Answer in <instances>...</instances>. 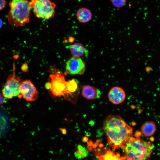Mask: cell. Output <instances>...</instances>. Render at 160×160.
I'll return each instance as SVG.
<instances>
[{
	"instance_id": "9",
	"label": "cell",
	"mask_w": 160,
	"mask_h": 160,
	"mask_svg": "<svg viewBox=\"0 0 160 160\" xmlns=\"http://www.w3.org/2000/svg\"><path fill=\"white\" fill-rule=\"evenodd\" d=\"M108 97L110 101L115 105H118L124 100L126 93L121 87L114 86L111 88L108 92Z\"/></svg>"
},
{
	"instance_id": "6",
	"label": "cell",
	"mask_w": 160,
	"mask_h": 160,
	"mask_svg": "<svg viewBox=\"0 0 160 160\" xmlns=\"http://www.w3.org/2000/svg\"><path fill=\"white\" fill-rule=\"evenodd\" d=\"M22 81L20 77L13 73L7 78L2 90V95L5 98L11 99L20 94L19 88Z\"/></svg>"
},
{
	"instance_id": "17",
	"label": "cell",
	"mask_w": 160,
	"mask_h": 160,
	"mask_svg": "<svg viewBox=\"0 0 160 160\" xmlns=\"http://www.w3.org/2000/svg\"><path fill=\"white\" fill-rule=\"evenodd\" d=\"M5 4V0H0V11L4 7Z\"/></svg>"
},
{
	"instance_id": "14",
	"label": "cell",
	"mask_w": 160,
	"mask_h": 160,
	"mask_svg": "<svg viewBox=\"0 0 160 160\" xmlns=\"http://www.w3.org/2000/svg\"><path fill=\"white\" fill-rule=\"evenodd\" d=\"M98 156L100 160H125L124 157H121L118 153L115 154L108 148H106L103 154L99 153Z\"/></svg>"
},
{
	"instance_id": "13",
	"label": "cell",
	"mask_w": 160,
	"mask_h": 160,
	"mask_svg": "<svg viewBox=\"0 0 160 160\" xmlns=\"http://www.w3.org/2000/svg\"><path fill=\"white\" fill-rule=\"evenodd\" d=\"M76 15L78 21L83 23L88 22L91 20L92 17L91 11L85 7L79 9L76 13Z\"/></svg>"
},
{
	"instance_id": "19",
	"label": "cell",
	"mask_w": 160,
	"mask_h": 160,
	"mask_svg": "<svg viewBox=\"0 0 160 160\" xmlns=\"http://www.w3.org/2000/svg\"><path fill=\"white\" fill-rule=\"evenodd\" d=\"M45 87L47 89L49 90L51 87V84L49 81L47 82L45 84Z\"/></svg>"
},
{
	"instance_id": "4",
	"label": "cell",
	"mask_w": 160,
	"mask_h": 160,
	"mask_svg": "<svg viewBox=\"0 0 160 160\" xmlns=\"http://www.w3.org/2000/svg\"><path fill=\"white\" fill-rule=\"evenodd\" d=\"M49 79L51 84L49 90L52 94L55 97H63L65 100L72 103L67 90L66 81L62 72L58 70H54L50 74Z\"/></svg>"
},
{
	"instance_id": "12",
	"label": "cell",
	"mask_w": 160,
	"mask_h": 160,
	"mask_svg": "<svg viewBox=\"0 0 160 160\" xmlns=\"http://www.w3.org/2000/svg\"><path fill=\"white\" fill-rule=\"evenodd\" d=\"M99 92L95 87L90 85H86L83 88L81 94L84 98L87 99L93 100L98 96Z\"/></svg>"
},
{
	"instance_id": "3",
	"label": "cell",
	"mask_w": 160,
	"mask_h": 160,
	"mask_svg": "<svg viewBox=\"0 0 160 160\" xmlns=\"http://www.w3.org/2000/svg\"><path fill=\"white\" fill-rule=\"evenodd\" d=\"M8 20L12 26H23L30 20L32 7L28 0H12Z\"/></svg>"
},
{
	"instance_id": "18",
	"label": "cell",
	"mask_w": 160,
	"mask_h": 160,
	"mask_svg": "<svg viewBox=\"0 0 160 160\" xmlns=\"http://www.w3.org/2000/svg\"><path fill=\"white\" fill-rule=\"evenodd\" d=\"M21 69L22 71L24 72H26L28 70L27 65H25V64H24L21 67Z\"/></svg>"
},
{
	"instance_id": "10",
	"label": "cell",
	"mask_w": 160,
	"mask_h": 160,
	"mask_svg": "<svg viewBox=\"0 0 160 160\" xmlns=\"http://www.w3.org/2000/svg\"><path fill=\"white\" fill-rule=\"evenodd\" d=\"M156 129L155 122L152 121H146L140 127L141 133L144 136L149 137L154 133Z\"/></svg>"
},
{
	"instance_id": "21",
	"label": "cell",
	"mask_w": 160,
	"mask_h": 160,
	"mask_svg": "<svg viewBox=\"0 0 160 160\" xmlns=\"http://www.w3.org/2000/svg\"><path fill=\"white\" fill-rule=\"evenodd\" d=\"M88 140V138L87 137H84L82 139L83 141L84 142H86Z\"/></svg>"
},
{
	"instance_id": "5",
	"label": "cell",
	"mask_w": 160,
	"mask_h": 160,
	"mask_svg": "<svg viewBox=\"0 0 160 160\" xmlns=\"http://www.w3.org/2000/svg\"><path fill=\"white\" fill-rule=\"evenodd\" d=\"M30 3L37 18L47 20L55 16L56 4L51 0H31Z\"/></svg>"
},
{
	"instance_id": "11",
	"label": "cell",
	"mask_w": 160,
	"mask_h": 160,
	"mask_svg": "<svg viewBox=\"0 0 160 160\" xmlns=\"http://www.w3.org/2000/svg\"><path fill=\"white\" fill-rule=\"evenodd\" d=\"M66 47L69 49L73 57H80L88 54V51L81 43H75L67 46Z\"/></svg>"
},
{
	"instance_id": "7",
	"label": "cell",
	"mask_w": 160,
	"mask_h": 160,
	"mask_svg": "<svg viewBox=\"0 0 160 160\" xmlns=\"http://www.w3.org/2000/svg\"><path fill=\"white\" fill-rule=\"evenodd\" d=\"M19 92L20 94L17 97L19 98L22 97L27 101H34L38 97L39 93L30 80L22 81Z\"/></svg>"
},
{
	"instance_id": "2",
	"label": "cell",
	"mask_w": 160,
	"mask_h": 160,
	"mask_svg": "<svg viewBox=\"0 0 160 160\" xmlns=\"http://www.w3.org/2000/svg\"><path fill=\"white\" fill-rule=\"evenodd\" d=\"M154 147L150 142L132 137L121 148L125 160H150Z\"/></svg>"
},
{
	"instance_id": "16",
	"label": "cell",
	"mask_w": 160,
	"mask_h": 160,
	"mask_svg": "<svg viewBox=\"0 0 160 160\" xmlns=\"http://www.w3.org/2000/svg\"><path fill=\"white\" fill-rule=\"evenodd\" d=\"M112 5L116 8H120L126 4V0H111Z\"/></svg>"
},
{
	"instance_id": "22",
	"label": "cell",
	"mask_w": 160,
	"mask_h": 160,
	"mask_svg": "<svg viewBox=\"0 0 160 160\" xmlns=\"http://www.w3.org/2000/svg\"><path fill=\"white\" fill-rule=\"evenodd\" d=\"M62 132L64 134H66V131H65V130L63 129H62Z\"/></svg>"
},
{
	"instance_id": "1",
	"label": "cell",
	"mask_w": 160,
	"mask_h": 160,
	"mask_svg": "<svg viewBox=\"0 0 160 160\" xmlns=\"http://www.w3.org/2000/svg\"><path fill=\"white\" fill-rule=\"evenodd\" d=\"M103 128L109 145L114 149L121 148L133 137L132 128L118 115L108 116L103 121Z\"/></svg>"
},
{
	"instance_id": "20",
	"label": "cell",
	"mask_w": 160,
	"mask_h": 160,
	"mask_svg": "<svg viewBox=\"0 0 160 160\" xmlns=\"http://www.w3.org/2000/svg\"><path fill=\"white\" fill-rule=\"evenodd\" d=\"M4 100V97L2 94L0 93V105L3 103Z\"/></svg>"
},
{
	"instance_id": "15",
	"label": "cell",
	"mask_w": 160,
	"mask_h": 160,
	"mask_svg": "<svg viewBox=\"0 0 160 160\" xmlns=\"http://www.w3.org/2000/svg\"><path fill=\"white\" fill-rule=\"evenodd\" d=\"M89 153V151L84 147L81 145L77 146V150L74 153L76 158L80 159L87 157Z\"/></svg>"
},
{
	"instance_id": "8",
	"label": "cell",
	"mask_w": 160,
	"mask_h": 160,
	"mask_svg": "<svg viewBox=\"0 0 160 160\" xmlns=\"http://www.w3.org/2000/svg\"><path fill=\"white\" fill-rule=\"evenodd\" d=\"M85 69V64L80 57L73 56L66 63L65 71L69 74L82 75Z\"/></svg>"
}]
</instances>
